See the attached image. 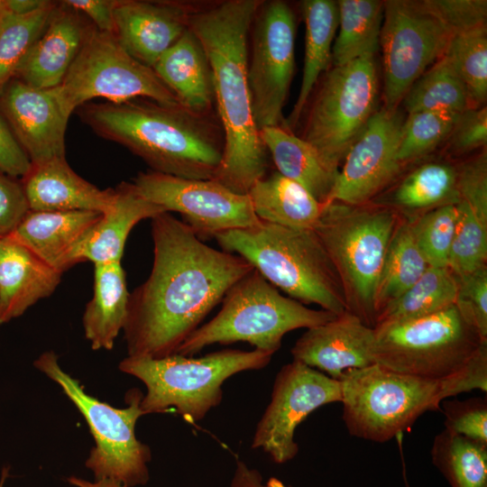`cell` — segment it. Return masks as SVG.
<instances>
[{"instance_id":"obj_1","label":"cell","mask_w":487,"mask_h":487,"mask_svg":"<svg viewBox=\"0 0 487 487\" xmlns=\"http://www.w3.org/2000/svg\"><path fill=\"white\" fill-rule=\"evenodd\" d=\"M153 262L130 293L124 331L127 356L177 353L226 291L254 268L241 256L204 244L170 212L152 218Z\"/></svg>"},{"instance_id":"obj_2","label":"cell","mask_w":487,"mask_h":487,"mask_svg":"<svg viewBox=\"0 0 487 487\" xmlns=\"http://www.w3.org/2000/svg\"><path fill=\"white\" fill-rule=\"evenodd\" d=\"M262 0H226L198 4L189 29L208 58L225 150L213 180L238 194H247L266 176L269 153L254 122L247 80L249 36Z\"/></svg>"},{"instance_id":"obj_3","label":"cell","mask_w":487,"mask_h":487,"mask_svg":"<svg viewBox=\"0 0 487 487\" xmlns=\"http://www.w3.org/2000/svg\"><path fill=\"white\" fill-rule=\"evenodd\" d=\"M81 120L99 136L140 157L151 170L190 179H213L225 137L216 113L199 115L148 98L84 105Z\"/></svg>"},{"instance_id":"obj_4","label":"cell","mask_w":487,"mask_h":487,"mask_svg":"<svg viewBox=\"0 0 487 487\" xmlns=\"http://www.w3.org/2000/svg\"><path fill=\"white\" fill-rule=\"evenodd\" d=\"M374 363L452 385L457 393L487 391V341L452 305L436 313L377 325Z\"/></svg>"},{"instance_id":"obj_5","label":"cell","mask_w":487,"mask_h":487,"mask_svg":"<svg viewBox=\"0 0 487 487\" xmlns=\"http://www.w3.org/2000/svg\"><path fill=\"white\" fill-rule=\"evenodd\" d=\"M224 251L247 261L271 284L302 304L339 316L347 305L339 275L314 229L262 221L214 236Z\"/></svg>"},{"instance_id":"obj_6","label":"cell","mask_w":487,"mask_h":487,"mask_svg":"<svg viewBox=\"0 0 487 487\" xmlns=\"http://www.w3.org/2000/svg\"><path fill=\"white\" fill-rule=\"evenodd\" d=\"M401 216L382 204L324 205L314 230L343 285L347 311L374 328L376 291L384 257Z\"/></svg>"},{"instance_id":"obj_7","label":"cell","mask_w":487,"mask_h":487,"mask_svg":"<svg viewBox=\"0 0 487 487\" xmlns=\"http://www.w3.org/2000/svg\"><path fill=\"white\" fill-rule=\"evenodd\" d=\"M272 355L258 349H225L198 358L179 354L160 359L127 356L118 368L145 385L141 400L145 415L173 409L184 419L197 422L220 404L222 386L228 378L264 368Z\"/></svg>"},{"instance_id":"obj_8","label":"cell","mask_w":487,"mask_h":487,"mask_svg":"<svg viewBox=\"0 0 487 487\" xmlns=\"http://www.w3.org/2000/svg\"><path fill=\"white\" fill-rule=\"evenodd\" d=\"M335 317L336 315L329 311L308 308L283 296L253 269L226 291L218 313L192 333L176 354L193 356L214 344L243 341L273 354L280 348L285 334Z\"/></svg>"},{"instance_id":"obj_9","label":"cell","mask_w":487,"mask_h":487,"mask_svg":"<svg viewBox=\"0 0 487 487\" xmlns=\"http://www.w3.org/2000/svg\"><path fill=\"white\" fill-rule=\"evenodd\" d=\"M343 420L350 435L383 443L409 429L427 411L458 395L450 384L393 372L377 363L345 371Z\"/></svg>"},{"instance_id":"obj_10","label":"cell","mask_w":487,"mask_h":487,"mask_svg":"<svg viewBox=\"0 0 487 487\" xmlns=\"http://www.w3.org/2000/svg\"><path fill=\"white\" fill-rule=\"evenodd\" d=\"M58 355L48 351L34 367L56 382L86 419L95 440L85 465L95 480L109 479L124 487L144 485L150 479V447L135 435L136 422L145 415L141 409L142 394L137 389L127 393L128 406L117 409L86 392L79 381L66 372Z\"/></svg>"},{"instance_id":"obj_11","label":"cell","mask_w":487,"mask_h":487,"mask_svg":"<svg viewBox=\"0 0 487 487\" xmlns=\"http://www.w3.org/2000/svg\"><path fill=\"white\" fill-rule=\"evenodd\" d=\"M379 80L375 55L327 69L308 115L302 139L338 173L352 144L376 112Z\"/></svg>"},{"instance_id":"obj_12","label":"cell","mask_w":487,"mask_h":487,"mask_svg":"<svg viewBox=\"0 0 487 487\" xmlns=\"http://www.w3.org/2000/svg\"><path fill=\"white\" fill-rule=\"evenodd\" d=\"M54 88L70 115L97 97L114 104L148 98L166 106H181L152 68L132 57L114 33L95 26L61 84Z\"/></svg>"},{"instance_id":"obj_13","label":"cell","mask_w":487,"mask_h":487,"mask_svg":"<svg viewBox=\"0 0 487 487\" xmlns=\"http://www.w3.org/2000/svg\"><path fill=\"white\" fill-rule=\"evenodd\" d=\"M247 80L259 129L283 126V106L295 67L296 18L280 0L262 1L252 23Z\"/></svg>"},{"instance_id":"obj_14","label":"cell","mask_w":487,"mask_h":487,"mask_svg":"<svg viewBox=\"0 0 487 487\" xmlns=\"http://www.w3.org/2000/svg\"><path fill=\"white\" fill-rule=\"evenodd\" d=\"M380 42L384 107L396 109L414 82L442 58L453 34L419 1H383Z\"/></svg>"},{"instance_id":"obj_15","label":"cell","mask_w":487,"mask_h":487,"mask_svg":"<svg viewBox=\"0 0 487 487\" xmlns=\"http://www.w3.org/2000/svg\"><path fill=\"white\" fill-rule=\"evenodd\" d=\"M133 183L140 193L166 212H178L198 238L255 225L247 194H238L213 179H190L152 170L140 172Z\"/></svg>"},{"instance_id":"obj_16","label":"cell","mask_w":487,"mask_h":487,"mask_svg":"<svg viewBox=\"0 0 487 487\" xmlns=\"http://www.w3.org/2000/svg\"><path fill=\"white\" fill-rule=\"evenodd\" d=\"M335 402H341L340 381L293 360L274 380L271 401L257 424L252 447L262 449L277 464L290 461L299 452L298 426L319 407Z\"/></svg>"},{"instance_id":"obj_17","label":"cell","mask_w":487,"mask_h":487,"mask_svg":"<svg viewBox=\"0 0 487 487\" xmlns=\"http://www.w3.org/2000/svg\"><path fill=\"white\" fill-rule=\"evenodd\" d=\"M403 121L397 108L376 110L347 152L326 204L370 203L397 177Z\"/></svg>"},{"instance_id":"obj_18","label":"cell","mask_w":487,"mask_h":487,"mask_svg":"<svg viewBox=\"0 0 487 487\" xmlns=\"http://www.w3.org/2000/svg\"><path fill=\"white\" fill-rule=\"evenodd\" d=\"M0 114L32 164L65 157L70 115L54 87L36 88L14 78L0 89Z\"/></svg>"},{"instance_id":"obj_19","label":"cell","mask_w":487,"mask_h":487,"mask_svg":"<svg viewBox=\"0 0 487 487\" xmlns=\"http://www.w3.org/2000/svg\"><path fill=\"white\" fill-rule=\"evenodd\" d=\"M198 5L179 1L117 0L114 35L132 57L152 69L188 29Z\"/></svg>"},{"instance_id":"obj_20","label":"cell","mask_w":487,"mask_h":487,"mask_svg":"<svg viewBox=\"0 0 487 487\" xmlns=\"http://www.w3.org/2000/svg\"><path fill=\"white\" fill-rule=\"evenodd\" d=\"M374 329L345 311L334 319L308 328L291 348L294 361L338 380L348 369L373 364Z\"/></svg>"},{"instance_id":"obj_21","label":"cell","mask_w":487,"mask_h":487,"mask_svg":"<svg viewBox=\"0 0 487 487\" xmlns=\"http://www.w3.org/2000/svg\"><path fill=\"white\" fill-rule=\"evenodd\" d=\"M93 26L81 13L57 2L45 30L14 78L41 89L60 86Z\"/></svg>"},{"instance_id":"obj_22","label":"cell","mask_w":487,"mask_h":487,"mask_svg":"<svg viewBox=\"0 0 487 487\" xmlns=\"http://www.w3.org/2000/svg\"><path fill=\"white\" fill-rule=\"evenodd\" d=\"M29 210L105 213L114 204L115 188L100 189L77 174L66 157L32 164L21 179Z\"/></svg>"},{"instance_id":"obj_23","label":"cell","mask_w":487,"mask_h":487,"mask_svg":"<svg viewBox=\"0 0 487 487\" xmlns=\"http://www.w3.org/2000/svg\"><path fill=\"white\" fill-rule=\"evenodd\" d=\"M113 206L102 213L98 221L72 250L67 270L82 262L94 264L121 262L132 229L142 220L153 218L166 211L146 199L132 182L115 188Z\"/></svg>"},{"instance_id":"obj_24","label":"cell","mask_w":487,"mask_h":487,"mask_svg":"<svg viewBox=\"0 0 487 487\" xmlns=\"http://www.w3.org/2000/svg\"><path fill=\"white\" fill-rule=\"evenodd\" d=\"M62 272L10 236L0 237V310L2 323L21 317L51 295Z\"/></svg>"},{"instance_id":"obj_25","label":"cell","mask_w":487,"mask_h":487,"mask_svg":"<svg viewBox=\"0 0 487 487\" xmlns=\"http://www.w3.org/2000/svg\"><path fill=\"white\" fill-rule=\"evenodd\" d=\"M152 69L186 109L199 115L216 112L212 69L203 45L189 27Z\"/></svg>"},{"instance_id":"obj_26","label":"cell","mask_w":487,"mask_h":487,"mask_svg":"<svg viewBox=\"0 0 487 487\" xmlns=\"http://www.w3.org/2000/svg\"><path fill=\"white\" fill-rule=\"evenodd\" d=\"M101 215L85 210H29L8 236L63 273L69 255Z\"/></svg>"},{"instance_id":"obj_27","label":"cell","mask_w":487,"mask_h":487,"mask_svg":"<svg viewBox=\"0 0 487 487\" xmlns=\"http://www.w3.org/2000/svg\"><path fill=\"white\" fill-rule=\"evenodd\" d=\"M130 293L121 262L94 264L93 297L82 317L93 350H112L125 324Z\"/></svg>"},{"instance_id":"obj_28","label":"cell","mask_w":487,"mask_h":487,"mask_svg":"<svg viewBox=\"0 0 487 487\" xmlns=\"http://www.w3.org/2000/svg\"><path fill=\"white\" fill-rule=\"evenodd\" d=\"M259 133L278 172L304 187L325 205L337 173L327 167L317 152L283 126L264 127Z\"/></svg>"},{"instance_id":"obj_29","label":"cell","mask_w":487,"mask_h":487,"mask_svg":"<svg viewBox=\"0 0 487 487\" xmlns=\"http://www.w3.org/2000/svg\"><path fill=\"white\" fill-rule=\"evenodd\" d=\"M305 21V56L298 98L284 127L291 131L299 121L320 75L332 63V47L338 26L337 4L332 0H305L301 3Z\"/></svg>"},{"instance_id":"obj_30","label":"cell","mask_w":487,"mask_h":487,"mask_svg":"<svg viewBox=\"0 0 487 487\" xmlns=\"http://www.w3.org/2000/svg\"><path fill=\"white\" fill-rule=\"evenodd\" d=\"M257 217L294 229H314L324 204L278 171L253 183L247 193Z\"/></svg>"},{"instance_id":"obj_31","label":"cell","mask_w":487,"mask_h":487,"mask_svg":"<svg viewBox=\"0 0 487 487\" xmlns=\"http://www.w3.org/2000/svg\"><path fill=\"white\" fill-rule=\"evenodd\" d=\"M457 168L441 161L424 163L403 178L386 205L407 219L458 200Z\"/></svg>"},{"instance_id":"obj_32","label":"cell","mask_w":487,"mask_h":487,"mask_svg":"<svg viewBox=\"0 0 487 487\" xmlns=\"http://www.w3.org/2000/svg\"><path fill=\"white\" fill-rule=\"evenodd\" d=\"M336 4L338 33L332 47L333 66L375 55L383 21V1L339 0Z\"/></svg>"},{"instance_id":"obj_33","label":"cell","mask_w":487,"mask_h":487,"mask_svg":"<svg viewBox=\"0 0 487 487\" xmlns=\"http://www.w3.org/2000/svg\"><path fill=\"white\" fill-rule=\"evenodd\" d=\"M428 267L414 237L410 221L401 216L389 244L378 281V316L387 304L409 289Z\"/></svg>"},{"instance_id":"obj_34","label":"cell","mask_w":487,"mask_h":487,"mask_svg":"<svg viewBox=\"0 0 487 487\" xmlns=\"http://www.w3.org/2000/svg\"><path fill=\"white\" fill-rule=\"evenodd\" d=\"M455 293L454 272L448 267L429 266L409 289L382 308L375 326L440 311L454 305Z\"/></svg>"},{"instance_id":"obj_35","label":"cell","mask_w":487,"mask_h":487,"mask_svg":"<svg viewBox=\"0 0 487 487\" xmlns=\"http://www.w3.org/2000/svg\"><path fill=\"white\" fill-rule=\"evenodd\" d=\"M431 458L451 487H487V445L444 429L434 438Z\"/></svg>"},{"instance_id":"obj_36","label":"cell","mask_w":487,"mask_h":487,"mask_svg":"<svg viewBox=\"0 0 487 487\" xmlns=\"http://www.w3.org/2000/svg\"><path fill=\"white\" fill-rule=\"evenodd\" d=\"M402 101L408 113L436 111L460 115L473 107L465 87L444 58L414 82Z\"/></svg>"},{"instance_id":"obj_37","label":"cell","mask_w":487,"mask_h":487,"mask_svg":"<svg viewBox=\"0 0 487 487\" xmlns=\"http://www.w3.org/2000/svg\"><path fill=\"white\" fill-rule=\"evenodd\" d=\"M57 2L27 14H14L5 9L0 25V89L15 74L27 54L45 30Z\"/></svg>"},{"instance_id":"obj_38","label":"cell","mask_w":487,"mask_h":487,"mask_svg":"<svg viewBox=\"0 0 487 487\" xmlns=\"http://www.w3.org/2000/svg\"><path fill=\"white\" fill-rule=\"evenodd\" d=\"M442 58L465 87L471 104L483 106L487 98L486 25L453 35Z\"/></svg>"},{"instance_id":"obj_39","label":"cell","mask_w":487,"mask_h":487,"mask_svg":"<svg viewBox=\"0 0 487 487\" xmlns=\"http://www.w3.org/2000/svg\"><path fill=\"white\" fill-rule=\"evenodd\" d=\"M459 115L418 111L404 119L399 145V160L402 165L433 152L450 135Z\"/></svg>"},{"instance_id":"obj_40","label":"cell","mask_w":487,"mask_h":487,"mask_svg":"<svg viewBox=\"0 0 487 487\" xmlns=\"http://www.w3.org/2000/svg\"><path fill=\"white\" fill-rule=\"evenodd\" d=\"M409 220L428 265L448 267L456 228L455 204L437 207Z\"/></svg>"},{"instance_id":"obj_41","label":"cell","mask_w":487,"mask_h":487,"mask_svg":"<svg viewBox=\"0 0 487 487\" xmlns=\"http://www.w3.org/2000/svg\"><path fill=\"white\" fill-rule=\"evenodd\" d=\"M455 277V307L463 319L487 341V265Z\"/></svg>"},{"instance_id":"obj_42","label":"cell","mask_w":487,"mask_h":487,"mask_svg":"<svg viewBox=\"0 0 487 487\" xmlns=\"http://www.w3.org/2000/svg\"><path fill=\"white\" fill-rule=\"evenodd\" d=\"M445 429L487 445V400L472 398L442 401Z\"/></svg>"},{"instance_id":"obj_43","label":"cell","mask_w":487,"mask_h":487,"mask_svg":"<svg viewBox=\"0 0 487 487\" xmlns=\"http://www.w3.org/2000/svg\"><path fill=\"white\" fill-rule=\"evenodd\" d=\"M421 5L453 34L486 25V0H423Z\"/></svg>"},{"instance_id":"obj_44","label":"cell","mask_w":487,"mask_h":487,"mask_svg":"<svg viewBox=\"0 0 487 487\" xmlns=\"http://www.w3.org/2000/svg\"><path fill=\"white\" fill-rule=\"evenodd\" d=\"M450 147L465 153L485 147L487 143V107H470L459 115L449 135Z\"/></svg>"},{"instance_id":"obj_45","label":"cell","mask_w":487,"mask_h":487,"mask_svg":"<svg viewBox=\"0 0 487 487\" xmlns=\"http://www.w3.org/2000/svg\"><path fill=\"white\" fill-rule=\"evenodd\" d=\"M28 211L21 180L0 171V237L13 233Z\"/></svg>"},{"instance_id":"obj_46","label":"cell","mask_w":487,"mask_h":487,"mask_svg":"<svg viewBox=\"0 0 487 487\" xmlns=\"http://www.w3.org/2000/svg\"><path fill=\"white\" fill-rule=\"evenodd\" d=\"M31 165L29 157L0 114V171L12 178L22 179Z\"/></svg>"},{"instance_id":"obj_47","label":"cell","mask_w":487,"mask_h":487,"mask_svg":"<svg viewBox=\"0 0 487 487\" xmlns=\"http://www.w3.org/2000/svg\"><path fill=\"white\" fill-rule=\"evenodd\" d=\"M62 2L81 13L98 31L114 33V11L117 0H64Z\"/></svg>"},{"instance_id":"obj_48","label":"cell","mask_w":487,"mask_h":487,"mask_svg":"<svg viewBox=\"0 0 487 487\" xmlns=\"http://www.w3.org/2000/svg\"><path fill=\"white\" fill-rule=\"evenodd\" d=\"M230 487H289L277 478L271 477L264 484L261 473L238 461Z\"/></svg>"},{"instance_id":"obj_49","label":"cell","mask_w":487,"mask_h":487,"mask_svg":"<svg viewBox=\"0 0 487 487\" xmlns=\"http://www.w3.org/2000/svg\"><path fill=\"white\" fill-rule=\"evenodd\" d=\"M8 476L9 468L4 467L2 469L0 477V487H5V483ZM67 481L69 484L76 487H124L122 484L109 479L95 480L94 482H90L77 476H69Z\"/></svg>"},{"instance_id":"obj_50","label":"cell","mask_w":487,"mask_h":487,"mask_svg":"<svg viewBox=\"0 0 487 487\" xmlns=\"http://www.w3.org/2000/svg\"><path fill=\"white\" fill-rule=\"evenodd\" d=\"M49 1L46 0H3L5 11L14 14H27L33 13L43 6Z\"/></svg>"},{"instance_id":"obj_51","label":"cell","mask_w":487,"mask_h":487,"mask_svg":"<svg viewBox=\"0 0 487 487\" xmlns=\"http://www.w3.org/2000/svg\"><path fill=\"white\" fill-rule=\"evenodd\" d=\"M4 13H5V7H4V5H3V0H0V25H1V23H2Z\"/></svg>"},{"instance_id":"obj_52","label":"cell","mask_w":487,"mask_h":487,"mask_svg":"<svg viewBox=\"0 0 487 487\" xmlns=\"http://www.w3.org/2000/svg\"><path fill=\"white\" fill-rule=\"evenodd\" d=\"M402 465H403V464H402ZM403 475H404L403 477H404V480H405V485H406V487H409V482H408L407 478H406L404 466H403Z\"/></svg>"},{"instance_id":"obj_53","label":"cell","mask_w":487,"mask_h":487,"mask_svg":"<svg viewBox=\"0 0 487 487\" xmlns=\"http://www.w3.org/2000/svg\"><path fill=\"white\" fill-rule=\"evenodd\" d=\"M2 319H1V310H0V325H2Z\"/></svg>"}]
</instances>
